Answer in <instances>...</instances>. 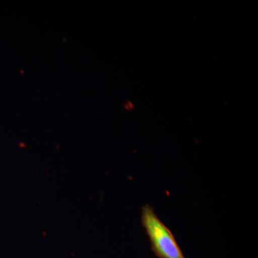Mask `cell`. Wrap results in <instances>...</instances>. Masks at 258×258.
I'll return each instance as SVG.
<instances>
[{"label":"cell","instance_id":"cell-1","mask_svg":"<svg viewBox=\"0 0 258 258\" xmlns=\"http://www.w3.org/2000/svg\"><path fill=\"white\" fill-rule=\"evenodd\" d=\"M141 220L157 257L185 258L172 232L163 223L152 206L145 205L142 208Z\"/></svg>","mask_w":258,"mask_h":258}]
</instances>
